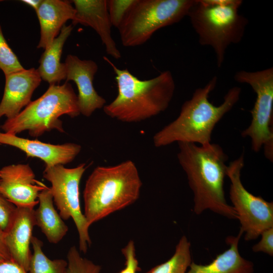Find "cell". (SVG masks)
<instances>
[{"mask_svg": "<svg viewBox=\"0 0 273 273\" xmlns=\"http://www.w3.org/2000/svg\"><path fill=\"white\" fill-rule=\"evenodd\" d=\"M177 159L186 173L194 195L197 214L210 210L230 219H237L233 207L226 201L224 181L228 156L218 144L178 143Z\"/></svg>", "mask_w": 273, "mask_h": 273, "instance_id": "obj_1", "label": "cell"}, {"mask_svg": "<svg viewBox=\"0 0 273 273\" xmlns=\"http://www.w3.org/2000/svg\"><path fill=\"white\" fill-rule=\"evenodd\" d=\"M217 80L214 76L204 87L197 88L192 98L183 103L178 117L154 134L153 141L156 147L175 142L199 145L211 143L215 125L238 102L241 92L239 86L231 88L223 102L215 106L209 101V96Z\"/></svg>", "mask_w": 273, "mask_h": 273, "instance_id": "obj_2", "label": "cell"}, {"mask_svg": "<svg viewBox=\"0 0 273 273\" xmlns=\"http://www.w3.org/2000/svg\"><path fill=\"white\" fill-rule=\"evenodd\" d=\"M104 59L115 73L118 88L116 98L103 107L107 116L123 122H138L156 116L168 108L175 88L170 71L142 80L127 69L118 68L106 57Z\"/></svg>", "mask_w": 273, "mask_h": 273, "instance_id": "obj_3", "label": "cell"}, {"mask_svg": "<svg viewBox=\"0 0 273 273\" xmlns=\"http://www.w3.org/2000/svg\"><path fill=\"white\" fill-rule=\"evenodd\" d=\"M142 186L138 170L131 160L96 167L83 191V214L89 225L135 202Z\"/></svg>", "mask_w": 273, "mask_h": 273, "instance_id": "obj_4", "label": "cell"}, {"mask_svg": "<svg viewBox=\"0 0 273 273\" xmlns=\"http://www.w3.org/2000/svg\"><path fill=\"white\" fill-rule=\"evenodd\" d=\"M241 0H195L189 18L199 43L211 47L218 67L223 63L226 50L239 43L244 35L247 19L239 13Z\"/></svg>", "mask_w": 273, "mask_h": 273, "instance_id": "obj_5", "label": "cell"}, {"mask_svg": "<svg viewBox=\"0 0 273 273\" xmlns=\"http://www.w3.org/2000/svg\"><path fill=\"white\" fill-rule=\"evenodd\" d=\"M80 114L77 96L71 84L66 82L62 85L52 84L16 116L7 119L1 128L4 132L15 135L27 130L33 137L53 129L64 132L59 117L63 115L75 117Z\"/></svg>", "mask_w": 273, "mask_h": 273, "instance_id": "obj_6", "label": "cell"}, {"mask_svg": "<svg viewBox=\"0 0 273 273\" xmlns=\"http://www.w3.org/2000/svg\"><path fill=\"white\" fill-rule=\"evenodd\" d=\"M195 0H135L118 28L122 44L134 47L146 43L160 28L187 16Z\"/></svg>", "mask_w": 273, "mask_h": 273, "instance_id": "obj_7", "label": "cell"}, {"mask_svg": "<svg viewBox=\"0 0 273 273\" xmlns=\"http://www.w3.org/2000/svg\"><path fill=\"white\" fill-rule=\"evenodd\" d=\"M234 79L241 83L249 84L256 95L254 106L250 113V125L241 133L243 137L251 140V148L259 152L263 147L265 157L272 161L273 158V68L250 72L238 71Z\"/></svg>", "mask_w": 273, "mask_h": 273, "instance_id": "obj_8", "label": "cell"}, {"mask_svg": "<svg viewBox=\"0 0 273 273\" xmlns=\"http://www.w3.org/2000/svg\"><path fill=\"white\" fill-rule=\"evenodd\" d=\"M86 169L85 163L68 168L63 165L45 167L43 176L51 184L53 201L63 219L71 218L79 237V251L86 253L92 241L89 225L82 213L79 197V184Z\"/></svg>", "mask_w": 273, "mask_h": 273, "instance_id": "obj_9", "label": "cell"}, {"mask_svg": "<svg viewBox=\"0 0 273 273\" xmlns=\"http://www.w3.org/2000/svg\"><path fill=\"white\" fill-rule=\"evenodd\" d=\"M244 166V153L228 165L226 176L231 184L230 199L233 204L244 239H256L265 230L273 227V202L256 196L247 190L241 179Z\"/></svg>", "mask_w": 273, "mask_h": 273, "instance_id": "obj_10", "label": "cell"}, {"mask_svg": "<svg viewBox=\"0 0 273 273\" xmlns=\"http://www.w3.org/2000/svg\"><path fill=\"white\" fill-rule=\"evenodd\" d=\"M46 187L35 179L29 164H12L0 169V194L16 207L34 209Z\"/></svg>", "mask_w": 273, "mask_h": 273, "instance_id": "obj_11", "label": "cell"}, {"mask_svg": "<svg viewBox=\"0 0 273 273\" xmlns=\"http://www.w3.org/2000/svg\"><path fill=\"white\" fill-rule=\"evenodd\" d=\"M66 82L74 81L77 87L78 104L80 114L89 117L98 109L103 108L106 101L100 96L93 85V80L98 69L92 60H81L68 55L64 62Z\"/></svg>", "mask_w": 273, "mask_h": 273, "instance_id": "obj_12", "label": "cell"}, {"mask_svg": "<svg viewBox=\"0 0 273 273\" xmlns=\"http://www.w3.org/2000/svg\"><path fill=\"white\" fill-rule=\"evenodd\" d=\"M41 78L37 70L32 68L5 75L3 97L0 102V118L11 119L30 102L35 89Z\"/></svg>", "mask_w": 273, "mask_h": 273, "instance_id": "obj_13", "label": "cell"}, {"mask_svg": "<svg viewBox=\"0 0 273 273\" xmlns=\"http://www.w3.org/2000/svg\"><path fill=\"white\" fill-rule=\"evenodd\" d=\"M0 144L16 147L23 151L27 157L39 158L47 167L71 162L81 149L80 145L75 143L53 145L6 132H0Z\"/></svg>", "mask_w": 273, "mask_h": 273, "instance_id": "obj_14", "label": "cell"}, {"mask_svg": "<svg viewBox=\"0 0 273 273\" xmlns=\"http://www.w3.org/2000/svg\"><path fill=\"white\" fill-rule=\"evenodd\" d=\"M107 0H73L75 10L72 24H80L92 28L99 35L106 51L115 59L121 57L111 36L112 26L107 9Z\"/></svg>", "mask_w": 273, "mask_h": 273, "instance_id": "obj_15", "label": "cell"}, {"mask_svg": "<svg viewBox=\"0 0 273 273\" xmlns=\"http://www.w3.org/2000/svg\"><path fill=\"white\" fill-rule=\"evenodd\" d=\"M34 209L17 207L5 233V241L12 259L28 271L31 256L30 245L36 226Z\"/></svg>", "mask_w": 273, "mask_h": 273, "instance_id": "obj_16", "label": "cell"}, {"mask_svg": "<svg viewBox=\"0 0 273 273\" xmlns=\"http://www.w3.org/2000/svg\"><path fill=\"white\" fill-rule=\"evenodd\" d=\"M40 27L38 48L46 49L59 34L65 23L73 20L75 10L71 1L42 0L35 11Z\"/></svg>", "mask_w": 273, "mask_h": 273, "instance_id": "obj_17", "label": "cell"}, {"mask_svg": "<svg viewBox=\"0 0 273 273\" xmlns=\"http://www.w3.org/2000/svg\"><path fill=\"white\" fill-rule=\"evenodd\" d=\"M243 232L238 235L229 236L226 243L229 248L217 255L212 262L206 265L192 262L187 273H253V264L244 258L239 253V242Z\"/></svg>", "mask_w": 273, "mask_h": 273, "instance_id": "obj_18", "label": "cell"}, {"mask_svg": "<svg viewBox=\"0 0 273 273\" xmlns=\"http://www.w3.org/2000/svg\"><path fill=\"white\" fill-rule=\"evenodd\" d=\"M38 201V207L34 211L35 224L50 243L57 244L67 234L68 228L55 208L50 188L40 192Z\"/></svg>", "mask_w": 273, "mask_h": 273, "instance_id": "obj_19", "label": "cell"}, {"mask_svg": "<svg viewBox=\"0 0 273 273\" xmlns=\"http://www.w3.org/2000/svg\"><path fill=\"white\" fill-rule=\"evenodd\" d=\"M73 29L71 25H64L59 34L44 50L39 60L37 71L41 78L50 85L57 84L66 79L64 63L60 61L64 44Z\"/></svg>", "mask_w": 273, "mask_h": 273, "instance_id": "obj_20", "label": "cell"}, {"mask_svg": "<svg viewBox=\"0 0 273 273\" xmlns=\"http://www.w3.org/2000/svg\"><path fill=\"white\" fill-rule=\"evenodd\" d=\"M31 244L33 249L28 273H65L68 262L63 259L51 260L42 251L43 242L32 236Z\"/></svg>", "mask_w": 273, "mask_h": 273, "instance_id": "obj_21", "label": "cell"}, {"mask_svg": "<svg viewBox=\"0 0 273 273\" xmlns=\"http://www.w3.org/2000/svg\"><path fill=\"white\" fill-rule=\"evenodd\" d=\"M191 263V244L187 237L183 236L177 244L172 256L146 273H187Z\"/></svg>", "mask_w": 273, "mask_h": 273, "instance_id": "obj_22", "label": "cell"}, {"mask_svg": "<svg viewBox=\"0 0 273 273\" xmlns=\"http://www.w3.org/2000/svg\"><path fill=\"white\" fill-rule=\"evenodd\" d=\"M68 265L65 273H100L101 267L82 257L75 246L71 247L67 255Z\"/></svg>", "mask_w": 273, "mask_h": 273, "instance_id": "obj_23", "label": "cell"}, {"mask_svg": "<svg viewBox=\"0 0 273 273\" xmlns=\"http://www.w3.org/2000/svg\"><path fill=\"white\" fill-rule=\"evenodd\" d=\"M24 69L8 44L0 25V69L7 75Z\"/></svg>", "mask_w": 273, "mask_h": 273, "instance_id": "obj_24", "label": "cell"}, {"mask_svg": "<svg viewBox=\"0 0 273 273\" xmlns=\"http://www.w3.org/2000/svg\"><path fill=\"white\" fill-rule=\"evenodd\" d=\"M135 0H107V9L113 26L118 28Z\"/></svg>", "mask_w": 273, "mask_h": 273, "instance_id": "obj_25", "label": "cell"}, {"mask_svg": "<svg viewBox=\"0 0 273 273\" xmlns=\"http://www.w3.org/2000/svg\"><path fill=\"white\" fill-rule=\"evenodd\" d=\"M16 207L0 194V229L5 232L14 218Z\"/></svg>", "mask_w": 273, "mask_h": 273, "instance_id": "obj_26", "label": "cell"}, {"mask_svg": "<svg viewBox=\"0 0 273 273\" xmlns=\"http://www.w3.org/2000/svg\"><path fill=\"white\" fill-rule=\"evenodd\" d=\"M135 246L133 241L128 242L122 249V254L126 259L125 267L118 273H136L140 271L139 262L135 257Z\"/></svg>", "mask_w": 273, "mask_h": 273, "instance_id": "obj_27", "label": "cell"}, {"mask_svg": "<svg viewBox=\"0 0 273 273\" xmlns=\"http://www.w3.org/2000/svg\"><path fill=\"white\" fill-rule=\"evenodd\" d=\"M260 241L252 247L255 252H262L270 256L273 255V227L264 231L260 235Z\"/></svg>", "mask_w": 273, "mask_h": 273, "instance_id": "obj_28", "label": "cell"}, {"mask_svg": "<svg viewBox=\"0 0 273 273\" xmlns=\"http://www.w3.org/2000/svg\"><path fill=\"white\" fill-rule=\"evenodd\" d=\"M0 273H28L12 259L0 262Z\"/></svg>", "mask_w": 273, "mask_h": 273, "instance_id": "obj_29", "label": "cell"}, {"mask_svg": "<svg viewBox=\"0 0 273 273\" xmlns=\"http://www.w3.org/2000/svg\"><path fill=\"white\" fill-rule=\"evenodd\" d=\"M11 259V256L5 241V233L0 229V262Z\"/></svg>", "mask_w": 273, "mask_h": 273, "instance_id": "obj_30", "label": "cell"}, {"mask_svg": "<svg viewBox=\"0 0 273 273\" xmlns=\"http://www.w3.org/2000/svg\"><path fill=\"white\" fill-rule=\"evenodd\" d=\"M42 0H23L22 3L32 8L35 11L38 9Z\"/></svg>", "mask_w": 273, "mask_h": 273, "instance_id": "obj_31", "label": "cell"}, {"mask_svg": "<svg viewBox=\"0 0 273 273\" xmlns=\"http://www.w3.org/2000/svg\"><path fill=\"white\" fill-rule=\"evenodd\" d=\"M2 2V1H0V2Z\"/></svg>", "mask_w": 273, "mask_h": 273, "instance_id": "obj_32", "label": "cell"}]
</instances>
